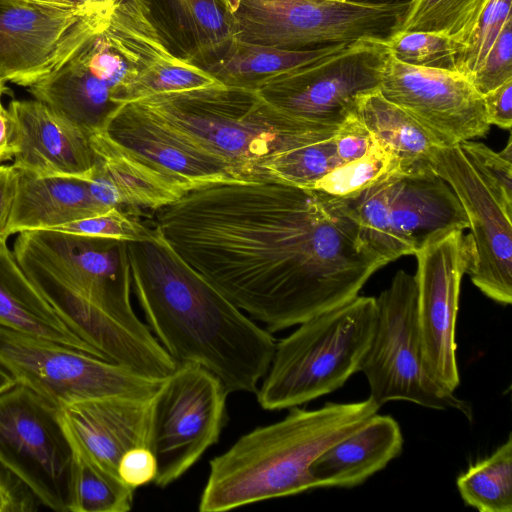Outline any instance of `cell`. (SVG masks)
<instances>
[{
    "instance_id": "25",
    "label": "cell",
    "mask_w": 512,
    "mask_h": 512,
    "mask_svg": "<svg viewBox=\"0 0 512 512\" xmlns=\"http://www.w3.org/2000/svg\"><path fill=\"white\" fill-rule=\"evenodd\" d=\"M0 325L105 359L65 325L8 247L0 249Z\"/></svg>"
},
{
    "instance_id": "23",
    "label": "cell",
    "mask_w": 512,
    "mask_h": 512,
    "mask_svg": "<svg viewBox=\"0 0 512 512\" xmlns=\"http://www.w3.org/2000/svg\"><path fill=\"white\" fill-rule=\"evenodd\" d=\"M403 442L393 417L374 414L313 461L309 471L314 488L361 485L401 453Z\"/></svg>"
},
{
    "instance_id": "39",
    "label": "cell",
    "mask_w": 512,
    "mask_h": 512,
    "mask_svg": "<svg viewBox=\"0 0 512 512\" xmlns=\"http://www.w3.org/2000/svg\"><path fill=\"white\" fill-rule=\"evenodd\" d=\"M53 230L123 241L148 240L154 234V229L132 219L121 208L116 207L104 213L69 222Z\"/></svg>"
},
{
    "instance_id": "7",
    "label": "cell",
    "mask_w": 512,
    "mask_h": 512,
    "mask_svg": "<svg viewBox=\"0 0 512 512\" xmlns=\"http://www.w3.org/2000/svg\"><path fill=\"white\" fill-rule=\"evenodd\" d=\"M376 321V298L358 295L299 324L276 342L256 391L261 408L290 409L341 388L360 371Z\"/></svg>"
},
{
    "instance_id": "38",
    "label": "cell",
    "mask_w": 512,
    "mask_h": 512,
    "mask_svg": "<svg viewBox=\"0 0 512 512\" xmlns=\"http://www.w3.org/2000/svg\"><path fill=\"white\" fill-rule=\"evenodd\" d=\"M219 83L203 69L178 58L151 70L136 86L132 101L156 94L178 92Z\"/></svg>"
},
{
    "instance_id": "44",
    "label": "cell",
    "mask_w": 512,
    "mask_h": 512,
    "mask_svg": "<svg viewBox=\"0 0 512 512\" xmlns=\"http://www.w3.org/2000/svg\"><path fill=\"white\" fill-rule=\"evenodd\" d=\"M482 96L488 124L509 130L512 126V79Z\"/></svg>"
},
{
    "instance_id": "31",
    "label": "cell",
    "mask_w": 512,
    "mask_h": 512,
    "mask_svg": "<svg viewBox=\"0 0 512 512\" xmlns=\"http://www.w3.org/2000/svg\"><path fill=\"white\" fill-rule=\"evenodd\" d=\"M398 172L390 173L378 182L346 200L359 225L363 241L387 263L405 255H413L396 236L390 215V192Z\"/></svg>"
},
{
    "instance_id": "16",
    "label": "cell",
    "mask_w": 512,
    "mask_h": 512,
    "mask_svg": "<svg viewBox=\"0 0 512 512\" xmlns=\"http://www.w3.org/2000/svg\"><path fill=\"white\" fill-rule=\"evenodd\" d=\"M414 255L418 324L425 363L431 377L454 392L460 384L456 356L459 293L468 264L463 231L436 233Z\"/></svg>"
},
{
    "instance_id": "41",
    "label": "cell",
    "mask_w": 512,
    "mask_h": 512,
    "mask_svg": "<svg viewBox=\"0 0 512 512\" xmlns=\"http://www.w3.org/2000/svg\"><path fill=\"white\" fill-rule=\"evenodd\" d=\"M41 505L32 489L0 462V512H35Z\"/></svg>"
},
{
    "instance_id": "32",
    "label": "cell",
    "mask_w": 512,
    "mask_h": 512,
    "mask_svg": "<svg viewBox=\"0 0 512 512\" xmlns=\"http://www.w3.org/2000/svg\"><path fill=\"white\" fill-rule=\"evenodd\" d=\"M339 165L333 136L276 154L263 165V171L267 181L312 189Z\"/></svg>"
},
{
    "instance_id": "50",
    "label": "cell",
    "mask_w": 512,
    "mask_h": 512,
    "mask_svg": "<svg viewBox=\"0 0 512 512\" xmlns=\"http://www.w3.org/2000/svg\"><path fill=\"white\" fill-rule=\"evenodd\" d=\"M45 1L62 4V5H67V6H75V0H45Z\"/></svg>"
},
{
    "instance_id": "26",
    "label": "cell",
    "mask_w": 512,
    "mask_h": 512,
    "mask_svg": "<svg viewBox=\"0 0 512 512\" xmlns=\"http://www.w3.org/2000/svg\"><path fill=\"white\" fill-rule=\"evenodd\" d=\"M361 125L395 156L401 175L431 171L430 158L438 138L378 90L356 100L352 114Z\"/></svg>"
},
{
    "instance_id": "37",
    "label": "cell",
    "mask_w": 512,
    "mask_h": 512,
    "mask_svg": "<svg viewBox=\"0 0 512 512\" xmlns=\"http://www.w3.org/2000/svg\"><path fill=\"white\" fill-rule=\"evenodd\" d=\"M482 180L493 192L499 203L512 211V139L495 152L485 144L472 140L458 143Z\"/></svg>"
},
{
    "instance_id": "28",
    "label": "cell",
    "mask_w": 512,
    "mask_h": 512,
    "mask_svg": "<svg viewBox=\"0 0 512 512\" xmlns=\"http://www.w3.org/2000/svg\"><path fill=\"white\" fill-rule=\"evenodd\" d=\"M97 167L115 188L122 206L158 210L185 193L164 176L129 155L103 132L90 135Z\"/></svg>"
},
{
    "instance_id": "47",
    "label": "cell",
    "mask_w": 512,
    "mask_h": 512,
    "mask_svg": "<svg viewBox=\"0 0 512 512\" xmlns=\"http://www.w3.org/2000/svg\"><path fill=\"white\" fill-rule=\"evenodd\" d=\"M119 0H75V6L89 12L109 11Z\"/></svg>"
},
{
    "instance_id": "11",
    "label": "cell",
    "mask_w": 512,
    "mask_h": 512,
    "mask_svg": "<svg viewBox=\"0 0 512 512\" xmlns=\"http://www.w3.org/2000/svg\"><path fill=\"white\" fill-rule=\"evenodd\" d=\"M228 394L218 377L194 363H178L162 380L152 400L148 444L158 487L178 480L218 442Z\"/></svg>"
},
{
    "instance_id": "51",
    "label": "cell",
    "mask_w": 512,
    "mask_h": 512,
    "mask_svg": "<svg viewBox=\"0 0 512 512\" xmlns=\"http://www.w3.org/2000/svg\"><path fill=\"white\" fill-rule=\"evenodd\" d=\"M9 92L10 90L6 87L5 82L2 79H0V98H2L4 94H7Z\"/></svg>"
},
{
    "instance_id": "15",
    "label": "cell",
    "mask_w": 512,
    "mask_h": 512,
    "mask_svg": "<svg viewBox=\"0 0 512 512\" xmlns=\"http://www.w3.org/2000/svg\"><path fill=\"white\" fill-rule=\"evenodd\" d=\"M109 11L45 0H0V79L28 88L67 57Z\"/></svg>"
},
{
    "instance_id": "6",
    "label": "cell",
    "mask_w": 512,
    "mask_h": 512,
    "mask_svg": "<svg viewBox=\"0 0 512 512\" xmlns=\"http://www.w3.org/2000/svg\"><path fill=\"white\" fill-rule=\"evenodd\" d=\"M155 120L230 166L242 181H267L274 155L335 136L338 126L296 118L257 90L220 83L133 101Z\"/></svg>"
},
{
    "instance_id": "19",
    "label": "cell",
    "mask_w": 512,
    "mask_h": 512,
    "mask_svg": "<svg viewBox=\"0 0 512 512\" xmlns=\"http://www.w3.org/2000/svg\"><path fill=\"white\" fill-rule=\"evenodd\" d=\"M8 109L16 123V169L40 176L92 177L97 155L89 134L36 99L12 100Z\"/></svg>"
},
{
    "instance_id": "8",
    "label": "cell",
    "mask_w": 512,
    "mask_h": 512,
    "mask_svg": "<svg viewBox=\"0 0 512 512\" xmlns=\"http://www.w3.org/2000/svg\"><path fill=\"white\" fill-rule=\"evenodd\" d=\"M233 38L287 50H311L362 39L385 40L408 3L352 0H228Z\"/></svg>"
},
{
    "instance_id": "43",
    "label": "cell",
    "mask_w": 512,
    "mask_h": 512,
    "mask_svg": "<svg viewBox=\"0 0 512 512\" xmlns=\"http://www.w3.org/2000/svg\"><path fill=\"white\" fill-rule=\"evenodd\" d=\"M156 473V459L148 447H136L128 450L118 465L119 477L134 489L154 482Z\"/></svg>"
},
{
    "instance_id": "34",
    "label": "cell",
    "mask_w": 512,
    "mask_h": 512,
    "mask_svg": "<svg viewBox=\"0 0 512 512\" xmlns=\"http://www.w3.org/2000/svg\"><path fill=\"white\" fill-rule=\"evenodd\" d=\"M485 0H411L399 31L444 33L461 39L477 17Z\"/></svg>"
},
{
    "instance_id": "22",
    "label": "cell",
    "mask_w": 512,
    "mask_h": 512,
    "mask_svg": "<svg viewBox=\"0 0 512 512\" xmlns=\"http://www.w3.org/2000/svg\"><path fill=\"white\" fill-rule=\"evenodd\" d=\"M390 215L396 236L413 255L436 233L468 228L455 192L433 170L396 177L390 192Z\"/></svg>"
},
{
    "instance_id": "27",
    "label": "cell",
    "mask_w": 512,
    "mask_h": 512,
    "mask_svg": "<svg viewBox=\"0 0 512 512\" xmlns=\"http://www.w3.org/2000/svg\"><path fill=\"white\" fill-rule=\"evenodd\" d=\"M349 43L311 50H287L233 39L201 69L226 86L257 90L273 77L332 55Z\"/></svg>"
},
{
    "instance_id": "12",
    "label": "cell",
    "mask_w": 512,
    "mask_h": 512,
    "mask_svg": "<svg viewBox=\"0 0 512 512\" xmlns=\"http://www.w3.org/2000/svg\"><path fill=\"white\" fill-rule=\"evenodd\" d=\"M388 54L384 40H358L271 78L257 91L296 118L340 127L352 116L359 96L379 89Z\"/></svg>"
},
{
    "instance_id": "2",
    "label": "cell",
    "mask_w": 512,
    "mask_h": 512,
    "mask_svg": "<svg viewBox=\"0 0 512 512\" xmlns=\"http://www.w3.org/2000/svg\"><path fill=\"white\" fill-rule=\"evenodd\" d=\"M132 290L151 333L177 363L209 370L228 393H256L276 340L187 264L154 229L127 241Z\"/></svg>"
},
{
    "instance_id": "36",
    "label": "cell",
    "mask_w": 512,
    "mask_h": 512,
    "mask_svg": "<svg viewBox=\"0 0 512 512\" xmlns=\"http://www.w3.org/2000/svg\"><path fill=\"white\" fill-rule=\"evenodd\" d=\"M397 60L417 67L456 70L457 46L447 34L429 31H395L384 40Z\"/></svg>"
},
{
    "instance_id": "9",
    "label": "cell",
    "mask_w": 512,
    "mask_h": 512,
    "mask_svg": "<svg viewBox=\"0 0 512 512\" xmlns=\"http://www.w3.org/2000/svg\"><path fill=\"white\" fill-rule=\"evenodd\" d=\"M376 304L373 339L360 367L369 384V397L380 407L390 401H408L430 409H455L471 419L469 403L439 385L427 369L415 276L397 271Z\"/></svg>"
},
{
    "instance_id": "29",
    "label": "cell",
    "mask_w": 512,
    "mask_h": 512,
    "mask_svg": "<svg viewBox=\"0 0 512 512\" xmlns=\"http://www.w3.org/2000/svg\"><path fill=\"white\" fill-rule=\"evenodd\" d=\"M73 450L70 476V512H127L135 489L83 453Z\"/></svg>"
},
{
    "instance_id": "48",
    "label": "cell",
    "mask_w": 512,
    "mask_h": 512,
    "mask_svg": "<svg viewBox=\"0 0 512 512\" xmlns=\"http://www.w3.org/2000/svg\"><path fill=\"white\" fill-rule=\"evenodd\" d=\"M17 385L13 376L0 365V396Z\"/></svg>"
},
{
    "instance_id": "42",
    "label": "cell",
    "mask_w": 512,
    "mask_h": 512,
    "mask_svg": "<svg viewBox=\"0 0 512 512\" xmlns=\"http://www.w3.org/2000/svg\"><path fill=\"white\" fill-rule=\"evenodd\" d=\"M335 152L341 164L364 156L374 145V137L354 117H350L334 136Z\"/></svg>"
},
{
    "instance_id": "3",
    "label": "cell",
    "mask_w": 512,
    "mask_h": 512,
    "mask_svg": "<svg viewBox=\"0 0 512 512\" xmlns=\"http://www.w3.org/2000/svg\"><path fill=\"white\" fill-rule=\"evenodd\" d=\"M13 254L65 325L106 360L155 373L164 349L132 307L127 241L20 232Z\"/></svg>"
},
{
    "instance_id": "49",
    "label": "cell",
    "mask_w": 512,
    "mask_h": 512,
    "mask_svg": "<svg viewBox=\"0 0 512 512\" xmlns=\"http://www.w3.org/2000/svg\"><path fill=\"white\" fill-rule=\"evenodd\" d=\"M355 2L374 4V5H390V4H404L409 3L411 0H352Z\"/></svg>"
},
{
    "instance_id": "14",
    "label": "cell",
    "mask_w": 512,
    "mask_h": 512,
    "mask_svg": "<svg viewBox=\"0 0 512 512\" xmlns=\"http://www.w3.org/2000/svg\"><path fill=\"white\" fill-rule=\"evenodd\" d=\"M431 169L458 197L470 233L464 237L466 273L488 298L512 303V211L504 208L482 180L458 144L436 147Z\"/></svg>"
},
{
    "instance_id": "33",
    "label": "cell",
    "mask_w": 512,
    "mask_h": 512,
    "mask_svg": "<svg viewBox=\"0 0 512 512\" xmlns=\"http://www.w3.org/2000/svg\"><path fill=\"white\" fill-rule=\"evenodd\" d=\"M394 172L400 173L395 156L388 147L375 140L364 156L335 167L312 189L348 200Z\"/></svg>"
},
{
    "instance_id": "1",
    "label": "cell",
    "mask_w": 512,
    "mask_h": 512,
    "mask_svg": "<svg viewBox=\"0 0 512 512\" xmlns=\"http://www.w3.org/2000/svg\"><path fill=\"white\" fill-rule=\"evenodd\" d=\"M155 229L270 333L347 303L387 264L346 200L274 181L191 190L156 210Z\"/></svg>"
},
{
    "instance_id": "17",
    "label": "cell",
    "mask_w": 512,
    "mask_h": 512,
    "mask_svg": "<svg viewBox=\"0 0 512 512\" xmlns=\"http://www.w3.org/2000/svg\"><path fill=\"white\" fill-rule=\"evenodd\" d=\"M379 91L443 146L483 137L490 129L483 96L456 70L412 66L389 52Z\"/></svg>"
},
{
    "instance_id": "5",
    "label": "cell",
    "mask_w": 512,
    "mask_h": 512,
    "mask_svg": "<svg viewBox=\"0 0 512 512\" xmlns=\"http://www.w3.org/2000/svg\"><path fill=\"white\" fill-rule=\"evenodd\" d=\"M176 59L141 0H119L48 74L28 87L34 99L87 134L101 132L132 101L138 83Z\"/></svg>"
},
{
    "instance_id": "4",
    "label": "cell",
    "mask_w": 512,
    "mask_h": 512,
    "mask_svg": "<svg viewBox=\"0 0 512 512\" xmlns=\"http://www.w3.org/2000/svg\"><path fill=\"white\" fill-rule=\"evenodd\" d=\"M380 406L370 397L289 409L280 421L259 426L209 462L201 512H224L315 489L310 466L334 443L362 427Z\"/></svg>"
},
{
    "instance_id": "46",
    "label": "cell",
    "mask_w": 512,
    "mask_h": 512,
    "mask_svg": "<svg viewBox=\"0 0 512 512\" xmlns=\"http://www.w3.org/2000/svg\"><path fill=\"white\" fill-rule=\"evenodd\" d=\"M16 144V123L0 98V162L13 159Z\"/></svg>"
},
{
    "instance_id": "10",
    "label": "cell",
    "mask_w": 512,
    "mask_h": 512,
    "mask_svg": "<svg viewBox=\"0 0 512 512\" xmlns=\"http://www.w3.org/2000/svg\"><path fill=\"white\" fill-rule=\"evenodd\" d=\"M0 365L58 409L108 397L149 399L164 379L1 325Z\"/></svg>"
},
{
    "instance_id": "20",
    "label": "cell",
    "mask_w": 512,
    "mask_h": 512,
    "mask_svg": "<svg viewBox=\"0 0 512 512\" xmlns=\"http://www.w3.org/2000/svg\"><path fill=\"white\" fill-rule=\"evenodd\" d=\"M152 398L108 397L59 409V419L72 449L118 475L122 456L148 447Z\"/></svg>"
},
{
    "instance_id": "21",
    "label": "cell",
    "mask_w": 512,
    "mask_h": 512,
    "mask_svg": "<svg viewBox=\"0 0 512 512\" xmlns=\"http://www.w3.org/2000/svg\"><path fill=\"white\" fill-rule=\"evenodd\" d=\"M168 50L178 59L204 67L233 38L228 0H141Z\"/></svg>"
},
{
    "instance_id": "35",
    "label": "cell",
    "mask_w": 512,
    "mask_h": 512,
    "mask_svg": "<svg viewBox=\"0 0 512 512\" xmlns=\"http://www.w3.org/2000/svg\"><path fill=\"white\" fill-rule=\"evenodd\" d=\"M512 0H485L465 35L455 41L456 71L468 78L478 68L511 14Z\"/></svg>"
},
{
    "instance_id": "45",
    "label": "cell",
    "mask_w": 512,
    "mask_h": 512,
    "mask_svg": "<svg viewBox=\"0 0 512 512\" xmlns=\"http://www.w3.org/2000/svg\"><path fill=\"white\" fill-rule=\"evenodd\" d=\"M18 171L13 165H0V249L6 248L11 213L15 201Z\"/></svg>"
},
{
    "instance_id": "30",
    "label": "cell",
    "mask_w": 512,
    "mask_h": 512,
    "mask_svg": "<svg viewBox=\"0 0 512 512\" xmlns=\"http://www.w3.org/2000/svg\"><path fill=\"white\" fill-rule=\"evenodd\" d=\"M466 505L481 512L512 511V437L456 480Z\"/></svg>"
},
{
    "instance_id": "24",
    "label": "cell",
    "mask_w": 512,
    "mask_h": 512,
    "mask_svg": "<svg viewBox=\"0 0 512 512\" xmlns=\"http://www.w3.org/2000/svg\"><path fill=\"white\" fill-rule=\"evenodd\" d=\"M8 232L53 230L75 220L104 213L91 197L85 179L40 176L18 170Z\"/></svg>"
},
{
    "instance_id": "13",
    "label": "cell",
    "mask_w": 512,
    "mask_h": 512,
    "mask_svg": "<svg viewBox=\"0 0 512 512\" xmlns=\"http://www.w3.org/2000/svg\"><path fill=\"white\" fill-rule=\"evenodd\" d=\"M72 459L58 408L19 384L0 396V462L43 506L68 511Z\"/></svg>"
},
{
    "instance_id": "40",
    "label": "cell",
    "mask_w": 512,
    "mask_h": 512,
    "mask_svg": "<svg viewBox=\"0 0 512 512\" xmlns=\"http://www.w3.org/2000/svg\"><path fill=\"white\" fill-rule=\"evenodd\" d=\"M469 79L481 95L512 79V19L506 22Z\"/></svg>"
},
{
    "instance_id": "18",
    "label": "cell",
    "mask_w": 512,
    "mask_h": 512,
    "mask_svg": "<svg viewBox=\"0 0 512 512\" xmlns=\"http://www.w3.org/2000/svg\"><path fill=\"white\" fill-rule=\"evenodd\" d=\"M101 132L184 193L212 183L245 182L225 162L186 141L134 102L122 105Z\"/></svg>"
}]
</instances>
